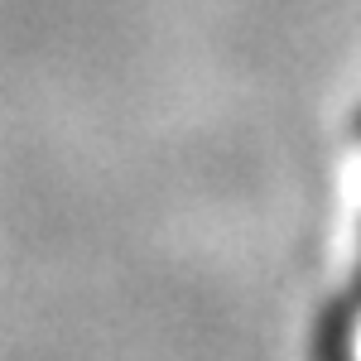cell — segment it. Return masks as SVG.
I'll return each mask as SVG.
<instances>
[{
  "mask_svg": "<svg viewBox=\"0 0 361 361\" xmlns=\"http://www.w3.org/2000/svg\"><path fill=\"white\" fill-rule=\"evenodd\" d=\"M352 126H357V135H361V106H357V116H352Z\"/></svg>",
  "mask_w": 361,
  "mask_h": 361,
  "instance_id": "6da1fadb",
  "label": "cell"
}]
</instances>
